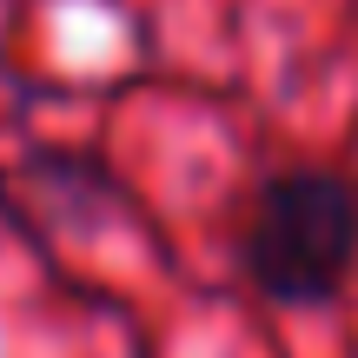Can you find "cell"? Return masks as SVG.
Here are the masks:
<instances>
[{
    "label": "cell",
    "mask_w": 358,
    "mask_h": 358,
    "mask_svg": "<svg viewBox=\"0 0 358 358\" xmlns=\"http://www.w3.org/2000/svg\"><path fill=\"white\" fill-rule=\"evenodd\" d=\"M239 266L272 306H325L358 266V179L345 173H272L259 186Z\"/></svg>",
    "instance_id": "1"
}]
</instances>
